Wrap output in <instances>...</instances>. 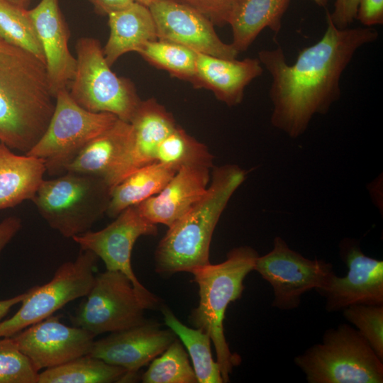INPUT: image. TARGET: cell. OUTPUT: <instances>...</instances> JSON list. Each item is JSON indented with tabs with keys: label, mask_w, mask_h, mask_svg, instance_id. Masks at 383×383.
<instances>
[{
	"label": "cell",
	"mask_w": 383,
	"mask_h": 383,
	"mask_svg": "<svg viewBox=\"0 0 383 383\" xmlns=\"http://www.w3.org/2000/svg\"><path fill=\"white\" fill-rule=\"evenodd\" d=\"M248 171L235 165L213 167L209 187L190 209L169 227L155 253V271L162 276L191 271L210 263L213 233L228 201Z\"/></svg>",
	"instance_id": "cell-3"
},
{
	"label": "cell",
	"mask_w": 383,
	"mask_h": 383,
	"mask_svg": "<svg viewBox=\"0 0 383 383\" xmlns=\"http://www.w3.org/2000/svg\"><path fill=\"white\" fill-rule=\"evenodd\" d=\"M26 294L27 292L9 299L0 300V322L13 306L21 303Z\"/></svg>",
	"instance_id": "cell-39"
},
{
	"label": "cell",
	"mask_w": 383,
	"mask_h": 383,
	"mask_svg": "<svg viewBox=\"0 0 383 383\" xmlns=\"http://www.w3.org/2000/svg\"><path fill=\"white\" fill-rule=\"evenodd\" d=\"M263 72L258 59L242 60L220 58L197 52L196 73L192 83L212 91L229 106L239 104L245 87Z\"/></svg>",
	"instance_id": "cell-20"
},
{
	"label": "cell",
	"mask_w": 383,
	"mask_h": 383,
	"mask_svg": "<svg viewBox=\"0 0 383 383\" xmlns=\"http://www.w3.org/2000/svg\"><path fill=\"white\" fill-rule=\"evenodd\" d=\"M55 106L45 64L0 38V142L26 154Z\"/></svg>",
	"instance_id": "cell-2"
},
{
	"label": "cell",
	"mask_w": 383,
	"mask_h": 383,
	"mask_svg": "<svg viewBox=\"0 0 383 383\" xmlns=\"http://www.w3.org/2000/svg\"><path fill=\"white\" fill-rule=\"evenodd\" d=\"M343 316L383 360V305H350L343 309Z\"/></svg>",
	"instance_id": "cell-33"
},
{
	"label": "cell",
	"mask_w": 383,
	"mask_h": 383,
	"mask_svg": "<svg viewBox=\"0 0 383 383\" xmlns=\"http://www.w3.org/2000/svg\"><path fill=\"white\" fill-rule=\"evenodd\" d=\"M107 16L110 34L103 51L110 67L125 53L138 52L148 43L157 40L155 23L148 6L134 1Z\"/></svg>",
	"instance_id": "cell-21"
},
{
	"label": "cell",
	"mask_w": 383,
	"mask_h": 383,
	"mask_svg": "<svg viewBox=\"0 0 383 383\" xmlns=\"http://www.w3.org/2000/svg\"><path fill=\"white\" fill-rule=\"evenodd\" d=\"M254 270L272 286V306L281 310L297 308L305 292L324 289L335 274L330 262L304 257L279 236L270 252L257 257Z\"/></svg>",
	"instance_id": "cell-11"
},
{
	"label": "cell",
	"mask_w": 383,
	"mask_h": 383,
	"mask_svg": "<svg viewBox=\"0 0 383 383\" xmlns=\"http://www.w3.org/2000/svg\"><path fill=\"white\" fill-rule=\"evenodd\" d=\"M38 371L88 355L94 335L77 326H68L50 316L11 336Z\"/></svg>",
	"instance_id": "cell-15"
},
{
	"label": "cell",
	"mask_w": 383,
	"mask_h": 383,
	"mask_svg": "<svg viewBox=\"0 0 383 383\" xmlns=\"http://www.w3.org/2000/svg\"><path fill=\"white\" fill-rule=\"evenodd\" d=\"M194 8L213 25L228 24L229 16L239 0H178Z\"/></svg>",
	"instance_id": "cell-34"
},
{
	"label": "cell",
	"mask_w": 383,
	"mask_h": 383,
	"mask_svg": "<svg viewBox=\"0 0 383 383\" xmlns=\"http://www.w3.org/2000/svg\"><path fill=\"white\" fill-rule=\"evenodd\" d=\"M309 383H382V360L348 324L328 329L321 343L294 358Z\"/></svg>",
	"instance_id": "cell-6"
},
{
	"label": "cell",
	"mask_w": 383,
	"mask_h": 383,
	"mask_svg": "<svg viewBox=\"0 0 383 383\" xmlns=\"http://www.w3.org/2000/svg\"><path fill=\"white\" fill-rule=\"evenodd\" d=\"M213 156L208 148L177 126L159 144L155 162L179 169L184 166H213Z\"/></svg>",
	"instance_id": "cell-28"
},
{
	"label": "cell",
	"mask_w": 383,
	"mask_h": 383,
	"mask_svg": "<svg viewBox=\"0 0 383 383\" xmlns=\"http://www.w3.org/2000/svg\"><path fill=\"white\" fill-rule=\"evenodd\" d=\"M22 227L21 220L9 216L0 223V254Z\"/></svg>",
	"instance_id": "cell-37"
},
{
	"label": "cell",
	"mask_w": 383,
	"mask_h": 383,
	"mask_svg": "<svg viewBox=\"0 0 383 383\" xmlns=\"http://www.w3.org/2000/svg\"><path fill=\"white\" fill-rule=\"evenodd\" d=\"M177 171L173 166L157 162L134 171L111 189L106 214L116 218L126 209L158 194Z\"/></svg>",
	"instance_id": "cell-25"
},
{
	"label": "cell",
	"mask_w": 383,
	"mask_h": 383,
	"mask_svg": "<svg viewBox=\"0 0 383 383\" xmlns=\"http://www.w3.org/2000/svg\"><path fill=\"white\" fill-rule=\"evenodd\" d=\"M258 254L249 246L231 250L223 262L211 263L191 271L199 287V302L189 316L192 324L211 338L223 382L241 359L233 353L226 341L223 320L228 304L240 298L243 281L254 270Z\"/></svg>",
	"instance_id": "cell-4"
},
{
	"label": "cell",
	"mask_w": 383,
	"mask_h": 383,
	"mask_svg": "<svg viewBox=\"0 0 383 383\" xmlns=\"http://www.w3.org/2000/svg\"><path fill=\"white\" fill-rule=\"evenodd\" d=\"M157 228L145 218L136 206L121 212L104 228L88 231L72 238L82 250H90L105 264L106 270L119 271L132 282L134 289L145 309L157 308L159 298L149 292L137 279L132 269L131 257L136 240L141 235H153Z\"/></svg>",
	"instance_id": "cell-12"
},
{
	"label": "cell",
	"mask_w": 383,
	"mask_h": 383,
	"mask_svg": "<svg viewBox=\"0 0 383 383\" xmlns=\"http://www.w3.org/2000/svg\"><path fill=\"white\" fill-rule=\"evenodd\" d=\"M111 192L103 178L65 172L44 179L32 201L52 228L72 238L89 231L106 214Z\"/></svg>",
	"instance_id": "cell-5"
},
{
	"label": "cell",
	"mask_w": 383,
	"mask_h": 383,
	"mask_svg": "<svg viewBox=\"0 0 383 383\" xmlns=\"http://www.w3.org/2000/svg\"><path fill=\"white\" fill-rule=\"evenodd\" d=\"M340 255L348 267L346 276L333 274L328 285L318 291L328 312L353 304L383 305V262L367 256L357 240L345 238Z\"/></svg>",
	"instance_id": "cell-14"
},
{
	"label": "cell",
	"mask_w": 383,
	"mask_h": 383,
	"mask_svg": "<svg viewBox=\"0 0 383 383\" xmlns=\"http://www.w3.org/2000/svg\"><path fill=\"white\" fill-rule=\"evenodd\" d=\"M131 131L129 122L118 118L81 150L65 167V173L84 174L105 180L125 153Z\"/></svg>",
	"instance_id": "cell-23"
},
{
	"label": "cell",
	"mask_w": 383,
	"mask_h": 383,
	"mask_svg": "<svg viewBox=\"0 0 383 383\" xmlns=\"http://www.w3.org/2000/svg\"><path fill=\"white\" fill-rule=\"evenodd\" d=\"M129 123L132 131L128 148L105 179L111 189L134 171L155 162L160 143L177 126L155 99L141 100Z\"/></svg>",
	"instance_id": "cell-16"
},
{
	"label": "cell",
	"mask_w": 383,
	"mask_h": 383,
	"mask_svg": "<svg viewBox=\"0 0 383 383\" xmlns=\"http://www.w3.org/2000/svg\"><path fill=\"white\" fill-rule=\"evenodd\" d=\"M77 67L69 93L84 109L106 112L130 122L141 100L133 84L108 65L100 42L90 37L76 43Z\"/></svg>",
	"instance_id": "cell-7"
},
{
	"label": "cell",
	"mask_w": 383,
	"mask_h": 383,
	"mask_svg": "<svg viewBox=\"0 0 383 383\" xmlns=\"http://www.w3.org/2000/svg\"><path fill=\"white\" fill-rule=\"evenodd\" d=\"M95 8L96 11L101 13L108 15L111 12L123 9L134 0H88Z\"/></svg>",
	"instance_id": "cell-38"
},
{
	"label": "cell",
	"mask_w": 383,
	"mask_h": 383,
	"mask_svg": "<svg viewBox=\"0 0 383 383\" xmlns=\"http://www.w3.org/2000/svg\"><path fill=\"white\" fill-rule=\"evenodd\" d=\"M210 170L201 166L180 167L158 194L135 205L138 210L150 222L169 228L204 195L211 181Z\"/></svg>",
	"instance_id": "cell-19"
},
{
	"label": "cell",
	"mask_w": 383,
	"mask_h": 383,
	"mask_svg": "<svg viewBox=\"0 0 383 383\" xmlns=\"http://www.w3.org/2000/svg\"><path fill=\"white\" fill-rule=\"evenodd\" d=\"M321 38L302 49L292 65L282 48L259 52L258 60L271 76L272 125L296 138L312 117L326 114L341 95L340 79L355 52L379 37L372 27L336 28L326 13Z\"/></svg>",
	"instance_id": "cell-1"
},
{
	"label": "cell",
	"mask_w": 383,
	"mask_h": 383,
	"mask_svg": "<svg viewBox=\"0 0 383 383\" xmlns=\"http://www.w3.org/2000/svg\"><path fill=\"white\" fill-rule=\"evenodd\" d=\"M318 6L325 8L327 4L328 0H313Z\"/></svg>",
	"instance_id": "cell-42"
},
{
	"label": "cell",
	"mask_w": 383,
	"mask_h": 383,
	"mask_svg": "<svg viewBox=\"0 0 383 383\" xmlns=\"http://www.w3.org/2000/svg\"><path fill=\"white\" fill-rule=\"evenodd\" d=\"M28 15L43 48L47 73L55 96L73 79L77 60L69 50L70 32L58 0H40Z\"/></svg>",
	"instance_id": "cell-18"
},
{
	"label": "cell",
	"mask_w": 383,
	"mask_h": 383,
	"mask_svg": "<svg viewBox=\"0 0 383 383\" xmlns=\"http://www.w3.org/2000/svg\"><path fill=\"white\" fill-rule=\"evenodd\" d=\"M155 0H134V1L143 4L145 6H149Z\"/></svg>",
	"instance_id": "cell-41"
},
{
	"label": "cell",
	"mask_w": 383,
	"mask_h": 383,
	"mask_svg": "<svg viewBox=\"0 0 383 383\" xmlns=\"http://www.w3.org/2000/svg\"><path fill=\"white\" fill-rule=\"evenodd\" d=\"M290 1L239 0L228 21L235 49L239 52L246 50L265 28L279 33Z\"/></svg>",
	"instance_id": "cell-24"
},
{
	"label": "cell",
	"mask_w": 383,
	"mask_h": 383,
	"mask_svg": "<svg viewBox=\"0 0 383 383\" xmlns=\"http://www.w3.org/2000/svg\"><path fill=\"white\" fill-rule=\"evenodd\" d=\"M148 8L158 40L220 58L235 59L239 54L231 43L220 39L213 23L191 6L178 0H155Z\"/></svg>",
	"instance_id": "cell-13"
},
{
	"label": "cell",
	"mask_w": 383,
	"mask_h": 383,
	"mask_svg": "<svg viewBox=\"0 0 383 383\" xmlns=\"http://www.w3.org/2000/svg\"><path fill=\"white\" fill-rule=\"evenodd\" d=\"M360 0H335L333 11H327L333 25L344 29L349 27L356 19L357 7Z\"/></svg>",
	"instance_id": "cell-35"
},
{
	"label": "cell",
	"mask_w": 383,
	"mask_h": 383,
	"mask_svg": "<svg viewBox=\"0 0 383 383\" xmlns=\"http://www.w3.org/2000/svg\"><path fill=\"white\" fill-rule=\"evenodd\" d=\"M6 1L9 2L11 4H13L16 6H18L23 9H26L29 2V0H6Z\"/></svg>",
	"instance_id": "cell-40"
},
{
	"label": "cell",
	"mask_w": 383,
	"mask_h": 383,
	"mask_svg": "<svg viewBox=\"0 0 383 383\" xmlns=\"http://www.w3.org/2000/svg\"><path fill=\"white\" fill-rule=\"evenodd\" d=\"M356 19L365 27L383 24V0H360Z\"/></svg>",
	"instance_id": "cell-36"
},
{
	"label": "cell",
	"mask_w": 383,
	"mask_h": 383,
	"mask_svg": "<svg viewBox=\"0 0 383 383\" xmlns=\"http://www.w3.org/2000/svg\"><path fill=\"white\" fill-rule=\"evenodd\" d=\"M175 339L176 335L170 329H161L158 323L146 321L94 340L88 355L137 374Z\"/></svg>",
	"instance_id": "cell-17"
},
{
	"label": "cell",
	"mask_w": 383,
	"mask_h": 383,
	"mask_svg": "<svg viewBox=\"0 0 383 383\" xmlns=\"http://www.w3.org/2000/svg\"><path fill=\"white\" fill-rule=\"evenodd\" d=\"M144 308L131 281L119 271L95 276L91 288L71 320L94 336L145 323Z\"/></svg>",
	"instance_id": "cell-10"
},
{
	"label": "cell",
	"mask_w": 383,
	"mask_h": 383,
	"mask_svg": "<svg viewBox=\"0 0 383 383\" xmlns=\"http://www.w3.org/2000/svg\"><path fill=\"white\" fill-rule=\"evenodd\" d=\"M144 383H196L197 379L182 344L176 338L155 357L141 377Z\"/></svg>",
	"instance_id": "cell-31"
},
{
	"label": "cell",
	"mask_w": 383,
	"mask_h": 383,
	"mask_svg": "<svg viewBox=\"0 0 383 383\" xmlns=\"http://www.w3.org/2000/svg\"><path fill=\"white\" fill-rule=\"evenodd\" d=\"M97 260L94 252L82 250L74 260L61 265L48 283L30 289L18 311L0 322V338L11 337L67 303L86 296L94 282Z\"/></svg>",
	"instance_id": "cell-9"
},
{
	"label": "cell",
	"mask_w": 383,
	"mask_h": 383,
	"mask_svg": "<svg viewBox=\"0 0 383 383\" xmlns=\"http://www.w3.org/2000/svg\"><path fill=\"white\" fill-rule=\"evenodd\" d=\"M134 374L125 369L85 355L39 373L38 383L129 382Z\"/></svg>",
	"instance_id": "cell-26"
},
{
	"label": "cell",
	"mask_w": 383,
	"mask_h": 383,
	"mask_svg": "<svg viewBox=\"0 0 383 383\" xmlns=\"http://www.w3.org/2000/svg\"><path fill=\"white\" fill-rule=\"evenodd\" d=\"M117 119L110 113L84 109L72 98L68 89H60L46 130L26 155L43 159L50 175H61L81 150Z\"/></svg>",
	"instance_id": "cell-8"
},
{
	"label": "cell",
	"mask_w": 383,
	"mask_h": 383,
	"mask_svg": "<svg viewBox=\"0 0 383 383\" xmlns=\"http://www.w3.org/2000/svg\"><path fill=\"white\" fill-rule=\"evenodd\" d=\"M39 371L12 337L0 340V383H38Z\"/></svg>",
	"instance_id": "cell-32"
},
{
	"label": "cell",
	"mask_w": 383,
	"mask_h": 383,
	"mask_svg": "<svg viewBox=\"0 0 383 383\" xmlns=\"http://www.w3.org/2000/svg\"><path fill=\"white\" fill-rule=\"evenodd\" d=\"M0 38L26 50L45 64V57L28 10L0 0Z\"/></svg>",
	"instance_id": "cell-30"
},
{
	"label": "cell",
	"mask_w": 383,
	"mask_h": 383,
	"mask_svg": "<svg viewBox=\"0 0 383 383\" xmlns=\"http://www.w3.org/2000/svg\"><path fill=\"white\" fill-rule=\"evenodd\" d=\"M45 161L13 153L0 142V210L32 200L43 182Z\"/></svg>",
	"instance_id": "cell-22"
},
{
	"label": "cell",
	"mask_w": 383,
	"mask_h": 383,
	"mask_svg": "<svg viewBox=\"0 0 383 383\" xmlns=\"http://www.w3.org/2000/svg\"><path fill=\"white\" fill-rule=\"evenodd\" d=\"M162 312L165 324L185 346L198 383H223L219 366L212 356L209 335L199 328L187 326L167 308H162Z\"/></svg>",
	"instance_id": "cell-27"
},
{
	"label": "cell",
	"mask_w": 383,
	"mask_h": 383,
	"mask_svg": "<svg viewBox=\"0 0 383 383\" xmlns=\"http://www.w3.org/2000/svg\"><path fill=\"white\" fill-rule=\"evenodd\" d=\"M138 53L173 77L190 82L194 78L197 52L184 45L157 39L145 44Z\"/></svg>",
	"instance_id": "cell-29"
}]
</instances>
